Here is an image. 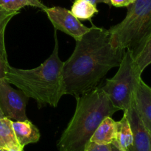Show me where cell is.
Returning a JSON list of instances; mask_svg holds the SVG:
<instances>
[{
  "instance_id": "6da1fadb",
  "label": "cell",
  "mask_w": 151,
  "mask_h": 151,
  "mask_svg": "<svg viewBox=\"0 0 151 151\" xmlns=\"http://www.w3.org/2000/svg\"><path fill=\"white\" fill-rule=\"evenodd\" d=\"M125 51L113 45L109 29L93 25L63 62L65 94L76 97L97 88L111 69L119 67Z\"/></svg>"
},
{
  "instance_id": "7a4b0ae2",
  "label": "cell",
  "mask_w": 151,
  "mask_h": 151,
  "mask_svg": "<svg viewBox=\"0 0 151 151\" xmlns=\"http://www.w3.org/2000/svg\"><path fill=\"white\" fill-rule=\"evenodd\" d=\"M55 47L50 57L39 66L21 69L9 65L4 79L37 102L38 107H57L65 94L63 62L59 58L58 40L55 29Z\"/></svg>"
},
{
  "instance_id": "3957f363",
  "label": "cell",
  "mask_w": 151,
  "mask_h": 151,
  "mask_svg": "<svg viewBox=\"0 0 151 151\" xmlns=\"http://www.w3.org/2000/svg\"><path fill=\"white\" fill-rule=\"evenodd\" d=\"M76 100L75 114L58 142V151H84L102 121L119 111L101 87L76 97Z\"/></svg>"
},
{
  "instance_id": "277c9868",
  "label": "cell",
  "mask_w": 151,
  "mask_h": 151,
  "mask_svg": "<svg viewBox=\"0 0 151 151\" xmlns=\"http://www.w3.org/2000/svg\"><path fill=\"white\" fill-rule=\"evenodd\" d=\"M109 31L114 47L133 52L151 33V0H135L125 19Z\"/></svg>"
},
{
  "instance_id": "5b68a950",
  "label": "cell",
  "mask_w": 151,
  "mask_h": 151,
  "mask_svg": "<svg viewBox=\"0 0 151 151\" xmlns=\"http://www.w3.org/2000/svg\"><path fill=\"white\" fill-rule=\"evenodd\" d=\"M142 74L134 61L132 52L127 50L116 75L106 79V83L101 87L112 105L119 111H125L131 106Z\"/></svg>"
},
{
  "instance_id": "8992f818",
  "label": "cell",
  "mask_w": 151,
  "mask_h": 151,
  "mask_svg": "<svg viewBox=\"0 0 151 151\" xmlns=\"http://www.w3.org/2000/svg\"><path fill=\"white\" fill-rule=\"evenodd\" d=\"M28 99L23 91L13 88L5 79H0V109L5 117L15 121L28 119L26 114Z\"/></svg>"
},
{
  "instance_id": "52a82bcc",
  "label": "cell",
  "mask_w": 151,
  "mask_h": 151,
  "mask_svg": "<svg viewBox=\"0 0 151 151\" xmlns=\"http://www.w3.org/2000/svg\"><path fill=\"white\" fill-rule=\"evenodd\" d=\"M56 30H60L75 38L81 39L90 27L83 24L70 10L61 7H47L44 10Z\"/></svg>"
},
{
  "instance_id": "ba28073f",
  "label": "cell",
  "mask_w": 151,
  "mask_h": 151,
  "mask_svg": "<svg viewBox=\"0 0 151 151\" xmlns=\"http://www.w3.org/2000/svg\"><path fill=\"white\" fill-rule=\"evenodd\" d=\"M124 113L126 114L133 132V145L131 151H151V133L139 116L134 101L129 109Z\"/></svg>"
},
{
  "instance_id": "9c48e42d",
  "label": "cell",
  "mask_w": 151,
  "mask_h": 151,
  "mask_svg": "<svg viewBox=\"0 0 151 151\" xmlns=\"http://www.w3.org/2000/svg\"><path fill=\"white\" fill-rule=\"evenodd\" d=\"M134 106L145 128L151 133V87L140 79L134 92Z\"/></svg>"
},
{
  "instance_id": "30bf717a",
  "label": "cell",
  "mask_w": 151,
  "mask_h": 151,
  "mask_svg": "<svg viewBox=\"0 0 151 151\" xmlns=\"http://www.w3.org/2000/svg\"><path fill=\"white\" fill-rule=\"evenodd\" d=\"M13 128L16 140L22 148L29 144L38 142L41 137L39 130L29 119L14 121Z\"/></svg>"
},
{
  "instance_id": "8fae6325",
  "label": "cell",
  "mask_w": 151,
  "mask_h": 151,
  "mask_svg": "<svg viewBox=\"0 0 151 151\" xmlns=\"http://www.w3.org/2000/svg\"><path fill=\"white\" fill-rule=\"evenodd\" d=\"M117 123L111 116L105 118L99 125L90 142L99 145H111L116 139Z\"/></svg>"
},
{
  "instance_id": "7c38bea8",
  "label": "cell",
  "mask_w": 151,
  "mask_h": 151,
  "mask_svg": "<svg viewBox=\"0 0 151 151\" xmlns=\"http://www.w3.org/2000/svg\"><path fill=\"white\" fill-rule=\"evenodd\" d=\"M116 123V139L111 145L122 151H131L133 145V132L126 114L124 113L122 119Z\"/></svg>"
},
{
  "instance_id": "4fadbf2b",
  "label": "cell",
  "mask_w": 151,
  "mask_h": 151,
  "mask_svg": "<svg viewBox=\"0 0 151 151\" xmlns=\"http://www.w3.org/2000/svg\"><path fill=\"white\" fill-rule=\"evenodd\" d=\"M20 147L13 128V121L5 116L0 117V148L8 150Z\"/></svg>"
},
{
  "instance_id": "5bb4252c",
  "label": "cell",
  "mask_w": 151,
  "mask_h": 151,
  "mask_svg": "<svg viewBox=\"0 0 151 151\" xmlns=\"http://www.w3.org/2000/svg\"><path fill=\"white\" fill-rule=\"evenodd\" d=\"M134 61L140 72L151 64V33L143 41L142 44L132 52Z\"/></svg>"
},
{
  "instance_id": "9a60e30c",
  "label": "cell",
  "mask_w": 151,
  "mask_h": 151,
  "mask_svg": "<svg viewBox=\"0 0 151 151\" xmlns=\"http://www.w3.org/2000/svg\"><path fill=\"white\" fill-rule=\"evenodd\" d=\"M70 11L78 19L91 20L99 10L96 4L88 0H75Z\"/></svg>"
},
{
  "instance_id": "2e32d148",
  "label": "cell",
  "mask_w": 151,
  "mask_h": 151,
  "mask_svg": "<svg viewBox=\"0 0 151 151\" xmlns=\"http://www.w3.org/2000/svg\"><path fill=\"white\" fill-rule=\"evenodd\" d=\"M19 12L10 11L0 5V57L7 60V51L4 43V32L6 27L10 20L16 15L19 14Z\"/></svg>"
},
{
  "instance_id": "e0dca14e",
  "label": "cell",
  "mask_w": 151,
  "mask_h": 151,
  "mask_svg": "<svg viewBox=\"0 0 151 151\" xmlns=\"http://www.w3.org/2000/svg\"><path fill=\"white\" fill-rule=\"evenodd\" d=\"M0 5L10 11L19 12V10L27 6L37 7L44 10L47 6L40 0H0Z\"/></svg>"
},
{
  "instance_id": "ac0fdd59",
  "label": "cell",
  "mask_w": 151,
  "mask_h": 151,
  "mask_svg": "<svg viewBox=\"0 0 151 151\" xmlns=\"http://www.w3.org/2000/svg\"><path fill=\"white\" fill-rule=\"evenodd\" d=\"M84 151H112L111 145H99L89 142Z\"/></svg>"
},
{
  "instance_id": "d6986e66",
  "label": "cell",
  "mask_w": 151,
  "mask_h": 151,
  "mask_svg": "<svg viewBox=\"0 0 151 151\" xmlns=\"http://www.w3.org/2000/svg\"><path fill=\"white\" fill-rule=\"evenodd\" d=\"M111 4L116 7H128L135 1V0H110Z\"/></svg>"
},
{
  "instance_id": "ffe728a7",
  "label": "cell",
  "mask_w": 151,
  "mask_h": 151,
  "mask_svg": "<svg viewBox=\"0 0 151 151\" xmlns=\"http://www.w3.org/2000/svg\"><path fill=\"white\" fill-rule=\"evenodd\" d=\"M9 66L8 60L0 57V79L5 78L7 69Z\"/></svg>"
},
{
  "instance_id": "44dd1931",
  "label": "cell",
  "mask_w": 151,
  "mask_h": 151,
  "mask_svg": "<svg viewBox=\"0 0 151 151\" xmlns=\"http://www.w3.org/2000/svg\"><path fill=\"white\" fill-rule=\"evenodd\" d=\"M88 1H91L93 4H96V5H97V4H100V3H104V4H108V5L109 6L111 5V4L110 0H88Z\"/></svg>"
},
{
  "instance_id": "7402d4cb",
  "label": "cell",
  "mask_w": 151,
  "mask_h": 151,
  "mask_svg": "<svg viewBox=\"0 0 151 151\" xmlns=\"http://www.w3.org/2000/svg\"><path fill=\"white\" fill-rule=\"evenodd\" d=\"M7 151H23V148L21 147H15L13 148L8 149V150H6Z\"/></svg>"
},
{
  "instance_id": "603a6c76",
  "label": "cell",
  "mask_w": 151,
  "mask_h": 151,
  "mask_svg": "<svg viewBox=\"0 0 151 151\" xmlns=\"http://www.w3.org/2000/svg\"><path fill=\"white\" fill-rule=\"evenodd\" d=\"M111 150H112V151H122V150H119L117 147H116L114 145H111Z\"/></svg>"
},
{
  "instance_id": "cb8c5ba5",
  "label": "cell",
  "mask_w": 151,
  "mask_h": 151,
  "mask_svg": "<svg viewBox=\"0 0 151 151\" xmlns=\"http://www.w3.org/2000/svg\"><path fill=\"white\" fill-rule=\"evenodd\" d=\"M2 116H4V114H3L2 112H1V109H0V117H2Z\"/></svg>"
},
{
  "instance_id": "d4e9b609",
  "label": "cell",
  "mask_w": 151,
  "mask_h": 151,
  "mask_svg": "<svg viewBox=\"0 0 151 151\" xmlns=\"http://www.w3.org/2000/svg\"><path fill=\"white\" fill-rule=\"evenodd\" d=\"M0 151H7V150H3V149L0 148Z\"/></svg>"
}]
</instances>
